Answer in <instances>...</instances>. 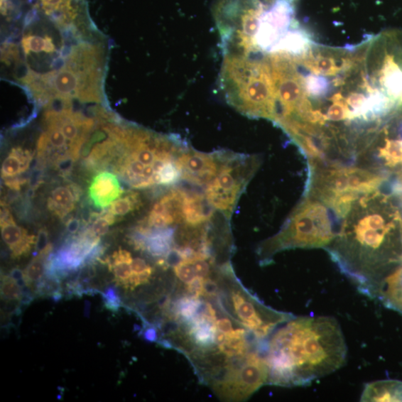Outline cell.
<instances>
[{"label":"cell","mask_w":402,"mask_h":402,"mask_svg":"<svg viewBox=\"0 0 402 402\" xmlns=\"http://www.w3.org/2000/svg\"><path fill=\"white\" fill-rule=\"evenodd\" d=\"M327 247L339 269L374 298L384 278L402 264V215L391 195L374 192L355 201Z\"/></svg>","instance_id":"1"},{"label":"cell","mask_w":402,"mask_h":402,"mask_svg":"<svg viewBox=\"0 0 402 402\" xmlns=\"http://www.w3.org/2000/svg\"><path fill=\"white\" fill-rule=\"evenodd\" d=\"M347 353L344 333L335 318L295 317L268 342V384L308 386L343 367Z\"/></svg>","instance_id":"2"},{"label":"cell","mask_w":402,"mask_h":402,"mask_svg":"<svg viewBox=\"0 0 402 402\" xmlns=\"http://www.w3.org/2000/svg\"><path fill=\"white\" fill-rule=\"evenodd\" d=\"M337 233L327 210L314 198H308L291 215L284 228L274 237L263 243L259 250L262 262L276 253L288 249H326Z\"/></svg>","instance_id":"3"},{"label":"cell","mask_w":402,"mask_h":402,"mask_svg":"<svg viewBox=\"0 0 402 402\" xmlns=\"http://www.w3.org/2000/svg\"><path fill=\"white\" fill-rule=\"evenodd\" d=\"M224 303L230 317H234L237 323L259 341L269 336L280 325L295 317L263 304L237 283L230 285Z\"/></svg>","instance_id":"4"},{"label":"cell","mask_w":402,"mask_h":402,"mask_svg":"<svg viewBox=\"0 0 402 402\" xmlns=\"http://www.w3.org/2000/svg\"><path fill=\"white\" fill-rule=\"evenodd\" d=\"M269 369L266 357L251 353L242 363L229 367L224 376L214 381L212 389L224 401L249 398L263 385L268 384Z\"/></svg>","instance_id":"5"},{"label":"cell","mask_w":402,"mask_h":402,"mask_svg":"<svg viewBox=\"0 0 402 402\" xmlns=\"http://www.w3.org/2000/svg\"><path fill=\"white\" fill-rule=\"evenodd\" d=\"M244 161L237 156L226 158L217 176L207 185L206 197L215 210L225 213L227 218L233 213L249 179L242 168Z\"/></svg>","instance_id":"6"},{"label":"cell","mask_w":402,"mask_h":402,"mask_svg":"<svg viewBox=\"0 0 402 402\" xmlns=\"http://www.w3.org/2000/svg\"><path fill=\"white\" fill-rule=\"evenodd\" d=\"M224 153H205L184 150L176 161L181 178L193 184L207 185L216 176L224 162Z\"/></svg>","instance_id":"7"},{"label":"cell","mask_w":402,"mask_h":402,"mask_svg":"<svg viewBox=\"0 0 402 402\" xmlns=\"http://www.w3.org/2000/svg\"><path fill=\"white\" fill-rule=\"evenodd\" d=\"M1 234L9 247L12 257L17 259L27 254L36 244L37 238L15 223L5 204H1Z\"/></svg>","instance_id":"8"},{"label":"cell","mask_w":402,"mask_h":402,"mask_svg":"<svg viewBox=\"0 0 402 402\" xmlns=\"http://www.w3.org/2000/svg\"><path fill=\"white\" fill-rule=\"evenodd\" d=\"M123 192L116 176L108 172H102L96 175L92 179L88 191L92 204L99 209L109 207Z\"/></svg>","instance_id":"9"},{"label":"cell","mask_w":402,"mask_h":402,"mask_svg":"<svg viewBox=\"0 0 402 402\" xmlns=\"http://www.w3.org/2000/svg\"><path fill=\"white\" fill-rule=\"evenodd\" d=\"M214 207L206 196L185 191L183 205V222L190 227H197L210 221Z\"/></svg>","instance_id":"10"},{"label":"cell","mask_w":402,"mask_h":402,"mask_svg":"<svg viewBox=\"0 0 402 402\" xmlns=\"http://www.w3.org/2000/svg\"><path fill=\"white\" fill-rule=\"evenodd\" d=\"M361 401H402V381L386 380L368 383Z\"/></svg>","instance_id":"11"},{"label":"cell","mask_w":402,"mask_h":402,"mask_svg":"<svg viewBox=\"0 0 402 402\" xmlns=\"http://www.w3.org/2000/svg\"><path fill=\"white\" fill-rule=\"evenodd\" d=\"M375 298L402 313V264L384 278Z\"/></svg>","instance_id":"12"},{"label":"cell","mask_w":402,"mask_h":402,"mask_svg":"<svg viewBox=\"0 0 402 402\" xmlns=\"http://www.w3.org/2000/svg\"><path fill=\"white\" fill-rule=\"evenodd\" d=\"M81 196V190L78 185L70 184L67 187H58L52 191L48 199V207L59 218H65L72 211L75 203Z\"/></svg>","instance_id":"13"},{"label":"cell","mask_w":402,"mask_h":402,"mask_svg":"<svg viewBox=\"0 0 402 402\" xmlns=\"http://www.w3.org/2000/svg\"><path fill=\"white\" fill-rule=\"evenodd\" d=\"M132 261L131 254L129 251L119 249L104 261L114 274L116 284L126 289H129L133 275Z\"/></svg>","instance_id":"14"},{"label":"cell","mask_w":402,"mask_h":402,"mask_svg":"<svg viewBox=\"0 0 402 402\" xmlns=\"http://www.w3.org/2000/svg\"><path fill=\"white\" fill-rule=\"evenodd\" d=\"M33 159V156L28 151H24L21 148H13L3 163L2 178L17 177L26 172Z\"/></svg>","instance_id":"15"},{"label":"cell","mask_w":402,"mask_h":402,"mask_svg":"<svg viewBox=\"0 0 402 402\" xmlns=\"http://www.w3.org/2000/svg\"><path fill=\"white\" fill-rule=\"evenodd\" d=\"M23 49L26 55L31 53H51L55 51V46L53 39L48 36L45 37L38 35L28 34L25 36L21 41Z\"/></svg>","instance_id":"16"},{"label":"cell","mask_w":402,"mask_h":402,"mask_svg":"<svg viewBox=\"0 0 402 402\" xmlns=\"http://www.w3.org/2000/svg\"><path fill=\"white\" fill-rule=\"evenodd\" d=\"M133 275L130 281V290L146 284L153 274V268L141 258H135L132 261Z\"/></svg>","instance_id":"17"},{"label":"cell","mask_w":402,"mask_h":402,"mask_svg":"<svg viewBox=\"0 0 402 402\" xmlns=\"http://www.w3.org/2000/svg\"><path fill=\"white\" fill-rule=\"evenodd\" d=\"M141 200L138 194L129 192L125 197L116 200L109 210L115 216L126 215L141 207Z\"/></svg>","instance_id":"18"},{"label":"cell","mask_w":402,"mask_h":402,"mask_svg":"<svg viewBox=\"0 0 402 402\" xmlns=\"http://www.w3.org/2000/svg\"><path fill=\"white\" fill-rule=\"evenodd\" d=\"M49 256L43 254L36 256L24 271L26 283L30 288L42 279L45 271L46 261Z\"/></svg>","instance_id":"19"},{"label":"cell","mask_w":402,"mask_h":402,"mask_svg":"<svg viewBox=\"0 0 402 402\" xmlns=\"http://www.w3.org/2000/svg\"><path fill=\"white\" fill-rule=\"evenodd\" d=\"M22 291L19 285L9 276L2 275L1 298L4 300H20Z\"/></svg>","instance_id":"20"},{"label":"cell","mask_w":402,"mask_h":402,"mask_svg":"<svg viewBox=\"0 0 402 402\" xmlns=\"http://www.w3.org/2000/svg\"><path fill=\"white\" fill-rule=\"evenodd\" d=\"M104 306L108 310L117 313L121 306V300L114 286L107 287L102 293Z\"/></svg>","instance_id":"21"},{"label":"cell","mask_w":402,"mask_h":402,"mask_svg":"<svg viewBox=\"0 0 402 402\" xmlns=\"http://www.w3.org/2000/svg\"><path fill=\"white\" fill-rule=\"evenodd\" d=\"M53 250V246L49 243L48 231L45 228H42L38 232L36 243V254H43L50 256Z\"/></svg>","instance_id":"22"},{"label":"cell","mask_w":402,"mask_h":402,"mask_svg":"<svg viewBox=\"0 0 402 402\" xmlns=\"http://www.w3.org/2000/svg\"><path fill=\"white\" fill-rule=\"evenodd\" d=\"M111 225L112 224L107 220L104 214H101L92 224V229L97 236L101 237L107 234Z\"/></svg>","instance_id":"23"},{"label":"cell","mask_w":402,"mask_h":402,"mask_svg":"<svg viewBox=\"0 0 402 402\" xmlns=\"http://www.w3.org/2000/svg\"><path fill=\"white\" fill-rule=\"evenodd\" d=\"M75 161L71 157L60 160L55 165L58 173L62 175H68L71 172Z\"/></svg>","instance_id":"24"},{"label":"cell","mask_w":402,"mask_h":402,"mask_svg":"<svg viewBox=\"0 0 402 402\" xmlns=\"http://www.w3.org/2000/svg\"><path fill=\"white\" fill-rule=\"evenodd\" d=\"M10 276L14 281L17 282L21 288L27 286L25 280V273L20 268H13L10 273Z\"/></svg>","instance_id":"25"},{"label":"cell","mask_w":402,"mask_h":402,"mask_svg":"<svg viewBox=\"0 0 402 402\" xmlns=\"http://www.w3.org/2000/svg\"><path fill=\"white\" fill-rule=\"evenodd\" d=\"M22 309L21 306L16 311L9 315V323L14 327H18L21 322Z\"/></svg>","instance_id":"26"},{"label":"cell","mask_w":402,"mask_h":402,"mask_svg":"<svg viewBox=\"0 0 402 402\" xmlns=\"http://www.w3.org/2000/svg\"><path fill=\"white\" fill-rule=\"evenodd\" d=\"M67 229L70 234H75L81 227V221L78 219H71L67 223Z\"/></svg>","instance_id":"27"},{"label":"cell","mask_w":402,"mask_h":402,"mask_svg":"<svg viewBox=\"0 0 402 402\" xmlns=\"http://www.w3.org/2000/svg\"><path fill=\"white\" fill-rule=\"evenodd\" d=\"M144 337L146 341L154 342H157L158 337V332L156 327L152 326H149L147 327L144 332Z\"/></svg>","instance_id":"28"},{"label":"cell","mask_w":402,"mask_h":402,"mask_svg":"<svg viewBox=\"0 0 402 402\" xmlns=\"http://www.w3.org/2000/svg\"><path fill=\"white\" fill-rule=\"evenodd\" d=\"M91 303L89 301H85V316L87 317H89L90 314Z\"/></svg>","instance_id":"29"},{"label":"cell","mask_w":402,"mask_h":402,"mask_svg":"<svg viewBox=\"0 0 402 402\" xmlns=\"http://www.w3.org/2000/svg\"><path fill=\"white\" fill-rule=\"evenodd\" d=\"M401 197H402V181H401Z\"/></svg>","instance_id":"30"},{"label":"cell","mask_w":402,"mask_h":402,"mask_svg":"<svg viewBox=\"0 0 402 402\" xmlns=\"http://www.w3.org/2000/svg\"><path fill=\"white\" fill-rule=\"evenodd\" d=\"M398 100L402 101V96L401 97V98Z\"/></svg>","instance_id":"31"}]
</instances>
